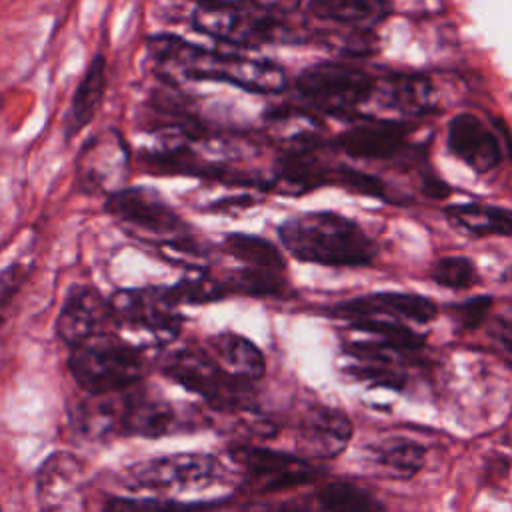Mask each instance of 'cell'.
Returning <instances> with one entry per match:
<instances>
[{
	"instance_id": "6",
	"label": "cell",
	"mask_w": 512,
	"mask_h": 512,
	"mask_svg": "<svg viewBox=\"0 0 512 512\" xmlns=\"http://www.w3.org/2000/svg\"><path fill=\"white\" fill-rule=\"evenodd\" d=\"M68 366L78 386L92 396L132 388L146 374L140 350L110 334L72 348Z\"/></svg>"
},
{
	"instance_id": "11",
	"label": "cell",
	"mask_w": 512,
	"mask_h": 512,
	"mask_svg": "<svg viewBox=\"0 0 512 512\" xmlns=\"http://www.w3.org/2000/svg\"><path fill=\"white\" fill-rule=\"evenodd\" d=\"M230 458L246 472V478L256 486V490L264 494L294 488L314 476L306 458L250 442L234 444L230 448Z\"/></svg>"
},
{
	"instance_id": "23",
	"label": "cell",
	"mask_w": 512,
	"mask_h": 512,
	"mask_svg": "<svg viewBox=\"0 0 512 512\" xmlns=\"http://www.w3.org/2000/svg\"><path fill=\"white\" fill-rule=\"evenodd\" d=\"M392 10L390 0H308V12L330 24L370 26Z\"/></svg>"
},
{
	"instance_id": "18",
	"label": "cell",
	"mask_w": 512,
	"mask_h": 512,
	"mask_svg": "<svg viewBox=\"0 0 512 512\" xmlns=\"http://www.w3.org/2000/svg\"><path fill=\"white\" fill-rule=\"evenodd\" d=\"M352 438L350 418L336 408L318 406L310 410L296 432V446L306 458H334Z\"/></svg>"
},
{
	"instance_id": "8",
	"label": "cell",
	"mask_w": 512,
	"mask_h": 512,
	"mask_svg": "<svg viewBox=\"0 0 512 512\" xmlns=\"http://www.w3.org/2000/svg\"><path fill=\"white\" fill-rule=\"evenodd\" d=\"M376 80L362 68L342 62H318L304 68L294 90L312 110L330 116H350L376 94Z\"/></svg>"
},
{
	"instance_id": "35",
	"label": "cell",
	"mask_w": 512,
	"mask_h": 512,
	"mask_svg": "<svg viewBox=\"0 0 512 512\" xmlns=\"http://www.w3.org/2000/svg\"><path fill=\"white\" fill-rule=\"evenodd\" d=\"M242 512H316L314 508L300 502H250Z\"/></svg>"
},
{
	"instance_id": "29",
	"label": "cell",
	"mask_w": 512,
	"mask_h": 512,
	"mask_svg": "<svg viewBox=\"0 0 512 512\" xmlns=\"http://www.w3.org/2000/svg\"><path fill=\"white\" fill-rule=\"evenodd\" d=\"M430 278L450 290H466L478 282V270L466 256H444L432 264Z\"/></svg>"
},
{
	"instance_id": "31",
	"label": "cell",
	"mask_w": 512,
	"mask_h": 512,
	"mask_svg": "<svg viewBox=\"0 0 512 512\" xmlns=\"http://www.w3.org/2000/svg\"><path fill=\"white\" fill-rule=\"evenodd\" d=\"M332 184H338L356 194H366V196H376V198H382L386 192V186L380 178H376L368 172L346 168V166L334 168Z\"/></svg>"
},
{
	"instance_id": "24",
	"label": "cell",
	"mask_w": 512,
	"mask_h": 512,
	"mask_svg": "<svg viewBox=\"0 0 512 512\" xmlns=\"http://www.w3.org/2000/svg\"><path fill=\"white\" fill-rule=\"evenodd\" d=\"M220 248L224 254L242 262V266L286 272V262H284L282 252L270 240H266L262 236L232 232V234L224 236Z\"/></svg>"
},
{
	"instance_id": "7",
	"label": "cell",
	"mask_w": 512,
	"mask_h": 512,
	"mask_svg": "<svg viewBox=\"0 0 512 512\" xmlns=\"http://www.w3.org/2000/svg\"><path fill=\"white\" fill-rule=\"evenodd\" d=\"M224 464L204 452H178L136 462L126 470V484L158 496H180L206 492L226 482Z\"/></svg>"
},
{
	"instance_id": "4",
	"label": "cell",
	"mask_w": 512,
	"mask_h": 512,
	"mask_svg": "<svg viewBox=\"0 0 512 512\" xmlns=\"http://www.w3.org/2000/svg\"><path fill=\"white\" fill-rule=\"evenodd\" d=\"M180 302L172 288H126L110 298L112 326L130 346L154 348L170 344L182 328Z\"/></svg>"
},
{
	"instance_id": "10",
	"label": "cell",
	"mask_w": 512,
	"mask_h": 512,
	"mask_svg": "<svg viewBox=\"0 0 512 512\" xmlns=\"http://www.w3.org/2000/svg\"><path fill=\"white\" fill-rule=\"evenodd\" d=\"M104 210L126 230L156 246L188 234L186 222L154 188L124 186L106 196Z\"/></svg>"
},
{
	"instance_id": "17",
	"label": "cell",
	"mask_w": 512,
	"mask_h": 512,
	"mask_svg": "<svg viewBox=\"0 0 512 512\" xmlns=\"http://www.w3.org/2000/svg\"><path fill=\"white\" fill-rule=\"evenodd\" d=\"M410 128L396 120H364L336 138V148L358 160H388L408 144Z\"/></svg>"
},
{
	"instance_id": "26",
	"label": "cell",
	"mask_w": 512,
	"mask_h": 512,
	"mask_svg": "<svg viewBox=\"0 0 512 512\" xmlns=\"http://www.w3.org/2000/svg\"><path fill=\"white\" fill-rule=\"evenodd\" d=\"M324 512H384L382 502L350 482H328L316 496Z\"/></svg>"
},
{
	"instance_id": "16",
	"label": "cell",
	"mask_w": 512,
	"mask_h": 512,
	"mask_svg": "<svg viewBox=\"0 0 512 512\" xmlns=\"http://www.w3.org/2000/svg\"><path fill=\"white\" fill-rule=\"evenodd\" d=\"M86 482L84 462L70 452H54L38 470V504L44 512H70Z\"/></svg>"
},
{
	"instance_id": "33",
	"label": "cell",
	"mask_w": 512,
	"mask_h": 512,
	"mask_svg": "<svg viewBox=\"0 0 512 512\" xmlns=\"http://www.w3.org/2000/svg\"><path fill=\"white\" fill-rule=\"evenodd\" d=\"M26 274H28V268L22 262H14L8 268L0 270V312L14 298V294L22 286Z\"/></svg>"
},
{
	"instance_id": "1",
	"label": "cell",
	"mask_w": 512,
	"mask_h": 512,
	"mask_svg": "<svg viewBox=\"0 0 512 512\" xmlns=\"http://www.w3.org/2000/svg\"><path fill=\"white\" fill-rule=\"evenodd\" d=\"M146 46L168 78L222 82L252 94H280L288 86L286 70L272 60L210 50L174 34L150 36Z\"/></svg>"
},
{
	"instance_id": "21",
	"label": "cell",
	"mask_w": 512,
	"mask_h": 512,
	"mask_svg": "<svg viewBox=\"0 0 512 512\" xmlns=\"http://www.w3.org/2000/svg\"><path fill=\"white\" fill-rule=\"evenodd\" d=\"M388 108L406 116H424L434 112L436 100L432 84L418 74H394L376 88Z\"/></svg>"
},
{
	"instance_id": "5",
	"label": "cell",
	"mask_w": 512,
	"mask_h": 512,
	"mask_svg": "<svg viewBox=\"0 0 512 512\" xmlns=\"http://www.w3.org/2000/svg\"><path fill=\"white\" fill-rule=\"evenodd\" d=\"M192 26L208 38L238 48H254L288 34L280 12L248 0H200L192 12Z\"/></svg>"
},
{
	"instance_id": "20",
	"label": "cell",
	"mask_w": 512,
	"mask_h": 512,
	"mask_svg": "<svg viewBox=\"0 0 512 512\" xmlns=\"http://www.w3.org/2000/svg\"><path fill=\"white\" fill-rule=\"evenodd\" d=\"M104 94H106V58L102 54H96L90 60L82 80L74 90L70 110L66 116V126H64V132L68 138L82 132L94 120L96 112L100 110Z\"/></svg>"
},
{
	"instance_id": "2",
	"label": "cell",
	"mask_w": 512,
	"mask_h": 512,
	"mask_svg": "<svg viewBox=\"0 0 512 512\" xmlns=\"http://www.w3.org/2000/svg\"><path fill=\"white\" fill-rule=\"evenodd\" d=\"M74 424L90 438L144 436L158 438L202 426L198 414L176 408L172 402L136 386L98 394L80 402L74 410Z\"/></svg>"
},
{
	"instance_id": "12",
	"label": "cell",
	"mask_w": 512,
	"mask_h": 512,
	"mask_svg": "<svg viewBox=\"0 0 512 512\" xmlns=\"http://www.w3.org/2000/svg\"><path fill=\"white\" fill-rule=\"evenodd\" d=\"M122 134L106 130L84 144L78 160V184L84 192H108L124 188L130 164Z\"/></svg>"
},
{
	"instance_id": "14",
	"label": "cell",
	"mask_w": 512,
	"mask_h": 512,
	"mask_svg": "<svg viewBox=\"0 0 512 512\" xmlns=\"http://www.w3.org/2000/svg\"><path fill=\"white\" fill-rule=\"evenodd\" d=\"M446 144L452 156L474 172H492L504 158L502 138L474 114H456L448 124Z\"/></svg>"
},
{
	"instance_id": "30",
	"label": "cell",
	"mask_w": 512,
	"mask_h": 512,
	"mask_svg": "<svg viewBox=\"0 0 512 512\" xmlns=\"http://www.w3.org/2000/svg\"><path fill=\"white\" fill-rule=\"evenodd\" d=\"M106 512H210V508L202 502L168 498H110Z\"/></svg>"
},
{
	"instance_id": "32",
	"label": "cell",
	"mask_w": 512,
	"mask_h": 512,
	"mask_svg": "<svg viewBox=\"0 0 512 512\" xmlns=\"http://www.w3.org/2000/svg\"><path fill=\"white\" fill-rule=\"evenodd\" d=\"M490 306H492L490 296H478V298H472V300L456 306V316L464 328L472 330L482 324V320L490 312Z\"/></svg>"
},
{
	"instance_id": "28",
	"label": "cell",
	"mask_w": 512,
	"mask_h": 512,
	"mask_svg": "<svg viewBox=\"0 0 512 512\" xmlns=\"http://www.w3.org/2000/svg\"><path fill=\"white\" fill-rule=\"evenodd\" d=\"M170 288L180 304H204L222 300L230 294L224 278H216L206 270L190 272L186 278H182L178 284Z\"/></svg>"
},
{
	"instance_id": "34",
	"label": "cell",
	"mask_w": 512,
	"mask_h": 512,
	"mask_svg": "<svg viewBox=\"0 0 512 512\" xmlns=\"http://www.w3.org/2000/svg\"><path fill=\"white\" fill-rule=\"evenodd\" d=\"M492 340L496 346V352L512 364V320H500L492 330Z\"/></svg>"
},
{
	"instance_id": "19",
	"label": "cell",
	"mask_w": 512,
	"mask_h": 512,
	"mask_svg": "<svg viewBox=\"0 0 512 512\" xmlns=\"http://www.w3.org/2000/svg\"><path fill=\"white\" fill-rule=\"evenodd\" d=\"M210 354L226 374L242 382L254 384L264 376L266 364L260 348L242 334L220 332L212 336Z\"/></svg>"
},
{
	"instance_id": "25",
	"label": "cell",
	"mask_w": 512,
	"mask_h": 512,
	"mask_svg": "<svg viewBox=\"0 0 512 512\" xmlns=\"http://www.w3.org/2000/svg\"><path fill=\"white\" fill-rule=\"evenodd\" d=\"M424 458H426L424 446L408 438L384 440L374 452L376 466L386 476L400 478V480H408L416 472H420V468L424 466Z\"/></svg>"
},
{
	"instance_id": "22",
	"label": "cell",
	"mask_w": 512,
	"mask_h": 512,
	"mask_svg": "<svg viewBox=\"0 0 512 512\" xmlns=\"http://www.w3.org/2000/svg\"><path fill=\"white\" fill-rule=\"evenodd\" d=\"M446 220L472 236H512V210L492 204H452L444 208Z\"/></svg>"
},
{
	"instance_id": "15",
	"label": "cell",
	"mask_w": 512,
	"mask_h": 512,
	"mask_svg": "<svg viewBox=\"0 0 512 512\" xmlns=\"http://www.w3.org/2000/svg\"><path fill=\"white\" fill-rule=\"evenodd\" d=\"M332 312L348 322L360 318H388V320H406L416 324H428L436 318L438 306L420 294L410 292H376L360 298L340 302Z\"/></svg>"
},
{
	"instance_id": "3",
	"label": "cell",
	"mask_w": 512,
	"mask_h": 512,
	"mask_svg": "<svg viewBox=\"0 0 512 512\" xmlns=\"http://www.w3.org/2000/svg\"><path fill=\"white\" fill-rule=\"evenodd\" d=\"M278 238L288 254L310 264L358 268L376 258V244L364 228L338 212H304L286 218L278 226Z\"/></svg>"
},
{
	"instance_id": "9",
	"label": "cell",
	"mask_w": 512,
	"mask_h": 512,
	"mask_svg": "<svg viewBox=\"0 0 512 512\" xmlns=\"http://www.w3.org/2000/svg\"><path fill=\"white\" fill-rule=\"evenodd\" d=\"M162 372L210 406L224 412L248 410L252 384L226 374L214 356L202 348L184 346L162 358Z\"/></svg>"
},
{
	"instance_id": "13",
	"label": "cell",
	"mask_w": 512,
	"mask_h": 512,
	"mask_svg": "<svg viewBox=\"0 0 512 512\" xmlns=\"http://www.w3.org/2000/svg\"><path fill=\"white\" fill-rule=\"evenodd\" d=\"M108 326H112L110 300L92 286L80 284L70 288L56 320L60 340L76 348L108 334Z\"/></svg>"
},
{
	"instance_id": "36",
	"label": "cell",
	"mask_w": 512,
	"mask_h": 512,
	"mask_svg": "<svg viewBox=\"0 0 512 512\" xmlns=\"http://www.w3.org/2000/svg\"><path fill=\"white\" fill-rule=\"evenodd\" d=\"M250 2H252V0H250Z\"/></svg>"
},
{
	"instance_id": "27",
	"label": "cell",
	"mask_w": 512,
	"mask_h": 512,
	"mask_svg": "<svg viewBox=\"0 0 512 512\" xmlns=\"http://www.w3.org/2000/svg\"><path fill=\"white\" fill-rule=\"evenodd\" d=\"M228 290L232 294H248V296H274L280 294L286 286L284 272L262 270L242 266L224 278Z\"/></svg>"
}]
</instances>
